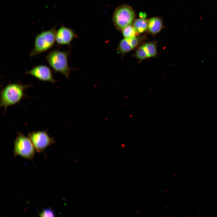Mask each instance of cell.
I'll list each match as a JSON object with an SVG mask.
<instances>
[{
  "label": "cell",
  "mask_w": 217,
  "mask_h": 217,
  "mask_svg": "<svg viewBox=\"0 0 217 217\" xmlns=\"http://www.w3.org/2000/svg\"><path fill=\"white\" fill-rule=\"evenodd\" d=\"M29 86L19 83L7 85L0 92V106L5 111L8 107L19 102L24 96V90Z\"/></svg>",
  "instance_id": "6da1fadb"
},
{
  "label": "cell",
  "mask_w": 217,
  "mask_h": 217,
  "mask_svg": "<svg viewBox=\"0 0 217 217\" xmlns=\"http://www.w3.org/2000/svg\"><path fill=\"white\" fill-rule=\"evenodd\" d=\"M69 52L54 50L49 52L46 55L48 63L55 72H59L68 78L71 69L68 63Z\"/></svg>",
  "instance_id": "7a4b0ae2"
},
{
  "label": "cell",
  "mask_w": 217,
  "mask_h": 217,
  "mask_svg": "<svg viewBox=\"0 0 217 217\" xmlns=\"http://www.w3.org/2000/svg\"><path fill=\"white\" fill-rule=\"evenodd\" d=\"M56 31V27L54 26L37 34L35 38L33 48L30 52V56L36 55L52 47L55 42Z\"/></svg>",
  "instance_id": "3957f363"
},
{
  "label": "cell",
  "mask_w": 217,
  "mask_h": 217,
  "mask_svg": "<svg viewBox=\"0 0 217 217\" xmlns=\"http://www.w3.org/2000/svg\"><path fill=\"white\" fill-rule=\"evenodd\" d=\"M135 17V12L130 6L123 5L117 7L113 16L114 24L116 28L121 30L125 27L132 24Z\"/></svg>",
  "instance_id": "277c9868"
},
{
  "label": "cell",
  "mask_w": 217,
  "mask_h": 217,
  "mask_svg": "<svg viewBox=\"0 0 217 217\" xmlns=\"http://www.w3.org/2000/svg\"><path fill=\"white\" fill-rule=\"evenodd\" d=\"M14 154L27 159H31L35 153V148L30 139L18 133L14 142Z\"/></svg>",
  "instance_id": "5b68a950"
},
{
  "label": "cell",
  "mask_w": 217,
  "mask_h": 217,
  "mask_svg": "<svg viewBox=\"0 0 217 217\" xmlns=\"http://www.w3.org/2000/svg\"><path fill=\"white\" fill-rule=\"evenodd\" d=\"M28 136L32 143L35 148L39 152L45 149L54 142L46 131H37L29 133Z\"/></svg>",
  "instance_id": "8992f818"
},
{
  "label": "cell",
  "mask_w": 217,
  "mask_h": 217,
  "mask_svg": "<svg viewBox=\"0 0 217 217\" xmlns=\"http://www.w3.org/2000/svg\"><path fill=\"white\" fill-rule=\"evenodd\" d=\"M25 73L32 75L40 80L52 83L56 82L50 69L45 65L36 66L30 70L26 71Z\"/></svg>",
  "instance_id": "52a82bcc"
},
{
  "label": "cell",
  "mask_w": 217,
  "mask_h": 217,
  "mask_svg": "<svg viewBox=\"0 0 217 217\" xmlns=\"http://www.w3.org/2000/svg\"><path fill=\"white\" fill-rule=\"evenodd\" d=\"M76 36L71 29L62 26L56 31L55 42L58 46L66 45L70 46L71 42Z\"/></svg>",
  "instance_id": "ba28073f"
},
{
  "label": "cell",
  "mask_w": 217,
  "mask_h": 217,
  "mask_svg": "<svg viewBox=\"0 0 217 217\" xmlns=\"http://www.w3.org/2000/svg\"><path fill=\"white\" fill-rule=\"evenodd\" d=\"M162 27V21L159 17H153L148 20L147 30L151 34L158 33L161 30Z\"/></svg>",
  "instance_id": "9c48e42d"
},
{
  "label": "cell",
  "mask_w": 217,
  "mask_h": 217,
  "mask_svg": "<svg viewBox=\"0 0 217 217\" xmlns=\"http://www.w3.org/2000/svg\"><path fill=\"white\" fill-rule=\"evenodd\" d=\"M132 25L138 34L143 33L148 29V20L140 18L134 20Z\"/></svg>",
  "instance_id": "30bf717a"
},
{
  "label": "cell",
  "mask_w": 217,
  "mask_h": 217,
  "mask_svg": "<svg viewBox=\"0 0 217 217\" xmlns=\"http://www.w3.org/2000/svg\"><path fill=\"white\" fill-rule=\"evenodd\" d=\"M133 49L129 39L124 38L120 42L117 50L121 55H123L130 51Z\"/></svg>",
  "instance_id": "8fae6325"
},
{
  "label": "cell",
  "mask_w": 217,
  "mask_h": 217,
  "mask_svg": "<svg viewBox=\"0 0 217 217\" xmlns=\"http://www.w3.org/2000/svg\"><path fill=\"white\" fill-rule=\"evenodd\" d=\"M122 35L125 38H130L137 36L138 34L132 24L128 25L122 30Z\"/></svg>",
  "instance_id": "7c38bea8"
},
{
  "label": "cell",
  "mask_w": 217,
  "mask_h": 217,
  "mask_svg": "<svg viewBox=\"0 0 217 217\" xmlns=\"http://www.w3.org/2000/svg\"><path fill=\"white\" fill-rule=\"evenodd\" d=\"M147 52L148 58L155 57L157 54V47L155 43L149 42L144 45Z\"/></svg>",
  "instance_id": "4fadbf2b"
},
{
  "label": "cell",
  "mask_w": 217,
  "mask_h": 217,
  "mask_svg": "<svg viewBox=\"0 0 217 217\" xmlns=\"http://www.w3.org/2000/svg\"><path fill=\"white\" fill-rule=\"evenodd\" d=\"M136 56L140 60L148 58V54L144 45L140 46L137 50Z\"/></svg>",
  "instance_id": "5bb4252c"
},
{
  "label": "cell",
  "mask_w": 217,
  "mask_h": 217,
  "mask_svg": "<svg viewBox=\"0 0 217 217\" xmlns=\"http://www.w3.org/2000/svg\"><path fill=\"white\" fill-rule=\"evenodd\" d=\"M41 217H53L55 214L53 210L49 208L44 209L39 214Z\"/></svg>",
  "instance_id": "9a60e30c"
},
{
  "label": "cell",
  "mask_w": 217,
  "mask_h": 217,
  "mask_svg": "<svg viewBox=\"0 0 217 217\" xmlns=\"http://www.w3.org/2000/svg\"><path fill=\"white\" fill-rule=\"evenodd\" d=\"M128 39L133 49L136 47L139 43L140 40L139 38L137 37V36Z\"/></svg>",
  "instance_id": "2e32d148"
}]
</instances>
